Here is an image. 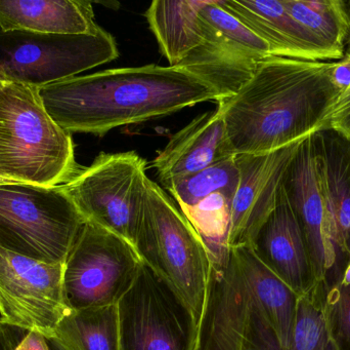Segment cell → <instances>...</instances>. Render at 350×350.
<instances>
[{
  "mask_svg": "<svg viewBox=\"0 0 350 350\" xmlns=\"http://www.w3.org/2000/svg\"><path fill=\"white\" fill-rule=\"evenodd\" d=\"M330 129L350 142V86L341 92L329 111L323 131Z\"/></svg>",
  "mask_w": 350,
  "mask_h": 350,
  "instance_id": "obj_28",
  "label": "cell"
},
{
  "mask_svg": "<svg viewBox=\"0 0 350 350\" xmlns=\"http://www.w3.org/2000/svg\"><path fill=\"white\" fill-rule=\"evenodd\" d=\"M79 168L71 134L45 110L38 88L10 82L0 90V178L59 186Z\"/></svg>",
  "mask_w": 350,
  "mask_h": 350,
  "instance_id": "obj_3",
  "label": "cell"
},
{
  "mask_svg": "<svg viewBox=\"0 0 350 350\" xmlns=\"http://www.w3.org/2000/svg\"><path fill=\"white\" fill-rule=\"evenodd\" d=\"M232 250L257 304L275 331L280 347L289 350L299 295L261 262L250 247Z\"/></svg>",
  "mask_w": 350,
  "mask_h": 350,
  "instance_id": "obj_20",
  "label": "cell"
},
{
  "mask_svg": "<svg viewBox=\"0 0 350 350\" xmlns=\"http://www.w3.org/2000/svg\"><path fill=\"white\" fill-rule=\"evenodd\" d=\"M64 264L27 258L0 248V323L55 337L70 312Z\"/></svg>",
  "mask_w": 350,
  "mask_h": 350,
  "instance_id": "obj_11",
  "label": "cell"
},
{
  "mask_svg": "<svg viewBox=\"0 0 350 350\" xmlns=\"http://www.w3.org/2000/svg\"><path fill=\"white\" fill-rule=\"evenodd\" d=\"M119 57L108 31L44 34L0 28V74L10 82L42 88L78 76Z\"/></svg>",
  "mask_w": 350,
  "mask_h": 350,
  "instance_id": "obj_6",
  "label": "cell"
},
{
  "mask_svg": "<svg viewBox=\"0 0 350 350\" xmlns=\"http://www.w3.org/2000/svg\"><path fill=\"white\" fill-rule=\"evenodd\" d=\"M94 8L86 0H8L0 1V28L44 34L96 32Z\"/></svg>",
  "mask_w": 350,
  "mask_h": 350,
  "instance_id": "obj_19",
  "label": "cell"
},
{
  "mask_svg": "<svg viewBox=\"0 0 350 350\" xmlns=\"http://www.w3.org/2000/svg\"><path fill=\"white\" fill-rule=\"evenodd\" d=\"M347 3V10H349V18H350V1H345ZM345 55H350V34L349 39H347V49H345Z\"/></svg>",
  "mask_w": 350,
  "mask_h": 350,
  "instance_id": "obj_34",
  "label": "cell"
},
{
  "mask_svg": "<svg viewBox=\"0 0 350 350\" xmlns=\"http://www.w3.org/2000/svg\"><path fill=\"white\" fill-rule=\"evenodd\" d=\"M85 223L63 185L0 184V248L8 252L64 264Z\"/></svg>",
  "mask_w": 350,
  "mask_h": 350,
  "instance_id": "obj_5",
  "label": "cell"
},
{
  "mask_svg": "<svg viewBox=\"0 0 350 350\" xmlns=\"http://www.w3.org/2000/svg\"><path fill=\"white\" fill-rule=\"evenodd\" d=\"M328 283L299 296L289 350H335L327 330L324 298Z\"/></svg>",
  "mask_w": 350,
  "mask_h": 350,
  "instance_id": "obj_25",
  "label": "cell"
},
{
  "mask_svg": "<svg viewBox=\"0 0 350 350\" xmlns=\"http://www.w3.org/2000/svg\"><path fill=\"white\" fill-rule=\"evenodd\" d=\"M209 258V283L197 350H282L234 250Z\"/></svg>",
  "mask_w": 350,
  "mask_h": 350,
  "instance_id": "obj_7",
  "label": "cell"
},
{
  "mask_svg": "<svg viewBox=\"0 0 350 350\" xmlns=\"http://www.w3.org/2000/svg\"><path fill=\"white\" fill-rule=\"evenodd\" d=\"M306 140L267 153L236 155L240 182L230 210L228 248L252 246L277 208L288 171Z\"/></svg>",
  "mask_w": 350,
  "mask_h": 350,
  "instance_id": "obj_13",
  "label": "cell"
},
{
  "mask_svg": "<svg viewBox=\"0 0 350 350\" xmlns=\"http://www.w3.org/2000/svg\"><path fill=\"white\" fill-rule=\"evenodd\" d=\"M232 201L222 195H214L197 207L185 210L196 232L201 236L209 255H219L228 251Z\"/></svg>",
  "mask_w": 350,
  "mask_h": 350,
  "instance_id": "obj_26",
  "label": "cell"
},
{
  "mask_svg": "<svg viewBox=\"0 0 350 350\" xmlns=\"http://www.w3.org/2000/svg\"><path fill=\"white\" fill-rule=\"evenodd\" d=\"M46 340L49 343V350H74L67 342L62 340L59 337H51V338H46Z\"/></svg>",
  "mask_w": 350,
  "mask_h": 350,
  "instance_id": "obj_32",
  "label": "cell"
},
{
  "mask_svg": "<svg viewBox=\"0 0 350 350\" xmlns=\"http://www.w3.org/2000/svg\"><path fill=\"white\" fill-rule=\"evenodd\" d=\"M117 308L120 350H197L199 324L193 312L145 263Z\"/></svg>",
  "mask_w": 350,
  "mask_h": 350,
  "instance_id": "obj_10",
  "label": "cell"
},
{
  "mask_svg": "<svg viewBox=\"0 0 350 350\" xmlns=\"http://www.w3.org/2000/svg\"><path fill=\"white\" fill-rule=\"evenodd\" d=\"M338 282L341 284V285L350 286V262L347 263L345 271H343L342 275H341V277L338 279Z\"/></svg>",
  "mask_w": 350,
  "mask_h": 350,
  "instance_id": "obj_33",
  "label": "cell"
},
{
  "mask_svg": "<svg viewBox=\"0 0 350 350\" xmlns=\"http://www.w3.org/2000/svg\"><path fill=\"white\" fill-rule=\"evenodd\" d=\"M312 136L302 143L286 177V195L299 222L317 285L328 283V273L339 260L331 238L330 218L321 190Z\"/></svg>",
  "mask_w": 350,
  "mask_h": 350,
  "instance_id": "obj_14",
  "label": "cell"
},
{
  "mask_svg": "<svg viewBox=\"0 0 350 350\" xmlns=\"http://www.w3.org/2000/svg\"><path fill=\"white\" fill-rule=\"evenodd\" d=\"M335 62L261 60L232 97L217 103L232 153H267L323 131L341 94L333 80Z\"/></svg>",
  "mask_w": 350,
  "mask_h": 350,
  "instance_id": "obj_1",
  "label": "cell"
},
{
  "mask_svg": "<svg viewBox=\"0 0 350 350\" xmlns=\"http://www.w3.org/2000/svg\"><path fill=\"white\" fill-rule=\"evenodd\" d=\"M14 350H49V347L43 335L36 332H26L16 343Z\"/></svg>",
  "mask_w": 350,
  "mask_h": 350,
  "instance_id": "obj_31",
  "label": "cell"
},
{
  "mask_svg": "<svg viewBox=\"0 0 350 350\" xmlns=\"http://www.w3.org/2000/svg\"><path fill=\"white\" fill-rule=\"evenodd\" d=\"M8 84H10V82H8V80H6L5 78L0 74V90H2V88Z\"/></svg>",
  "mask_w": 350,
  "mask_h": 350,
  "instance_id": "obj_35",
  "label": "cell"
},
{
  "mask_svg": "<svg viewBox=\"0 0 350 350\" xmlns=\"http://www.w3.org/2000/svg\"><path fill=\"white\" fill-rule=\"evenodd\" d=\"M312 151L321 190L326 201L331 238L350 262V142L326 129L312 136Z\"/></svg>",
  "mask_w": 350,
  "mask_h": 350,
  "instance_id": "obj_17",
  "label": "cell"
},
{
  "mask_svg": "<svg viewBox=\"0 0 350 350\" xmlns=\"http://www.w3.org/2000/svg\"><path fill=\"white\" fill-rule=\"evenodd\" d=\"M3 183H8L6 181H4L3 179L0 178V184H3Z\"/></svg>",
  "mask_w": 350,
  "mask_h": 350,
  "instance_id": "obj_36",
  "label": "cell"
},
{
  "mask_svg": "<svg viewBox=\"0 0 350 350\" xmlns=\"http://www.w3.org/2000/svg\"><path fill=\"white\" fill-rule=\"evenodd\" d=\"M204 41L178 67L197 74L217 90L220 101L232 97L271 55L265 40L236 16L209 0L200 12Z\"/></svg>",
  "mask_w": 350,
  "mask_h": 350,
  "instance_id": "obj_12",
  "label": "cell"
},
{
  "mask_svg": "<svg viewBox=\"0 0 350 350\" xmlns=\"http://www.w3.org/2000/svg\"><path fill=\"white\" fill-rule=\"evenodd\" d=\"M43 106L68 133L106 135L116 127L167 116L207 101L216 88L185 68L159 66L104 70L38 88Z\"/></svg>",
  "mask_w": 350,
  "mask_h": 350,
  "instance_id": "obj_2",
  "label": "cell"
},
{
  "mask_svg": "<svg viewBox=\"0 0 350 350\" xmlns=\"http://www.w3.org/2000/svg\"><path fill=\"white\" fill-rule=\"evenodd\" d=\"M218 1L222 8L267 43L271 55L329 61L324 51L288 12L283 0Z\"/></svg>",
  "mask_w": 350,
  "mask_h": 350,
  "instance_id": "obj_18",
  "label": "cell"
},
{
  "mask_svg": "<svg viewBox=\"0 0 350 350\" xmlns=\"http://www.w3.org/2000/svg\"><path fill=\"white\" fill-rule=\"evenodd\" d=\"M27 331L0 323V350H14Z\"/></svg>",
  "mask_w": 350,
  "mask_h": 350,
  "instance_id": "obj_29",
  "label": "cell"
},
{
  "mask_svg": "<svg viewBox=\"0 0 350 350\" xmlns=\"http://www.w3.org/2000/svg\"><path fill=\"white\" fill-rule=\"evenodd\" d=\"M333 80L341 92L350 86V55H345L342 59L335 62L333 69Z\"/></svg>",
  "mask_w": 350,
  "mask_h": 350,
  "instance_id": "obj_30",
  "label": "cell"
},
{
  "mask_svg": "<svg viewBox=\"0 0 350 350\" xmlns=\"http://www.w3.org/2000/svg\"><path fill=\"white\" fill-rule=\"evenodd\" d=\"M327 330L335 350H350V286L327 288L324 298Z\"/></svg>",
  "mask_w": 350,
  "mask_h": 350,
  "instance_id": "obj_27",
  "label": "cell"
},
{
  "mask_svg": "<svg viewBox=\"0 0 350 350\" xmlns=\"http://www.w3.org/2000/svg\"><path fill=\"white\" fill-rule=\"evenodd\" d=\"M294 20L316 41L329 61L342 59L350 34V18L342 0H283Z\"/></svg>",
  "mask_w": 350,
  "mask_h": 350,
  "instance_id": "obj_22",
  "label": "cell"
},
{
  "mask_svg": "<svg viewBox=\"0 0 350 350\" xmlns=\"http://www.w3.org/2000/svg\"><path fill=\"white\" fill-rule=\"evenodd\" d=\"M208 1L155 0L145 12L170 66L180 65L203 42L204 25L200 12Z\"/></svg>",
  "mask_w": 350,
  "mask_h": 350,
  "instance_id": "obj_21",
  "label": "cell"
},
{
  "mask_svg": "<svg viewBox=\"0 0 350 350\" xmlns=\"http://www.w3.org/2000/svg\"><path fill=\"white\" fill-rule=\"evenodd\" d=\"M240 182L236 156L174 181L167 187L183 211L197 207L214 195H222L232 203Z\"/></svg>",
  "mask_w": 350,
  "mask_h": 350,
  "instance_id": "obj_24",
  "label": "cell"
},
{
  "mask_svg": "<svg viewBox=\"0 0 350 350\" xmlns=\"http://www.w3.org/2000/svg\"><path fill=\"white\" fill-rule=\"evenodd\" d=\"M147 162L135 151L102 153L80 166L63 184L86 222L96 224L135 247L143 211Z\"/></svg>",
  "mask_w": 350,
  "mask_h": 350,
  "instance_id": "obj_8",
  "label": "cell"
},
{
  "mask_svg": "<svg viewBox=\"0 0 350 350\" xmlns=\"http://www.w3.org/2000/svg\"><path fill=\"white\" fill-rule=\"evenodd\" d=\"M55 336L74 350H120L117 304L70 310L59 324Z\"/></svg>",
  "mask_w": 350,
  "mask_h": 350,
  "instance_id": "obj_23",
  "label": "cell"
},
{
  "mask_svg": "<svg viewBox=\"0 0 350 350\" xmlns=\"http://www.w3.org/2000/svg\"><path fill=\"white\" fill-rule=\"evenodd\" d=\"M236 156L228 143L222 115L216 109L196 117L170 138L154 160L153 168L165 188L174 181Z\"/></svg>",
  "mask_w": 350,
  "mask_h": 350,
  "instance_id": "obj_16",
  "label": "cell"
},
{
  "mask_svg": "<svg viewBox=\"0 0 350 350\" xmlns=\"http://www.w3.org/2000/svg\"><path fill=\"white\" fill-rule=\"evenodd\" d=\"M142 264L131 242L86 222L64 263L68 308L81 310L118 303L137 279Z\"/></svg>",
  "mask_w": 350,
  "mask_h": 350,
  "instance_id": "obj_9",
  "label": "cell"
},
{
  "mask_svg": "<svg viewBox=\"0 0 350 350\" xmlns=\"http://www.w3.org/2000/svg\"><path fill=\"white\" fill-rule=\"evenodd\" d=\"M135 248L142 261L185 300L199 324L209 283V253L185 214L149 178Z\"/></svg>",
  "mask_w": 350,
  "mask_h": 350,
  "instance_id": "obj_4",
  "label": "cell"
},
{
  "mask_svg": "<svg viewBox=\"0 0 350 350\" xmlns=\"http://www.w3.org/2000/svg\"><path fill=\"white\" fill-rule=\"evenodd\" d=\"M254 254L296 294L301 296L317 287L312 263L299 222L282 191L275 211L253 242Z\"/></svg>",
  "mask_w": 350,
  "mask_h": 350,
  "instance_id": "obj_15",
  "label": "cell"
}]
</instances>
